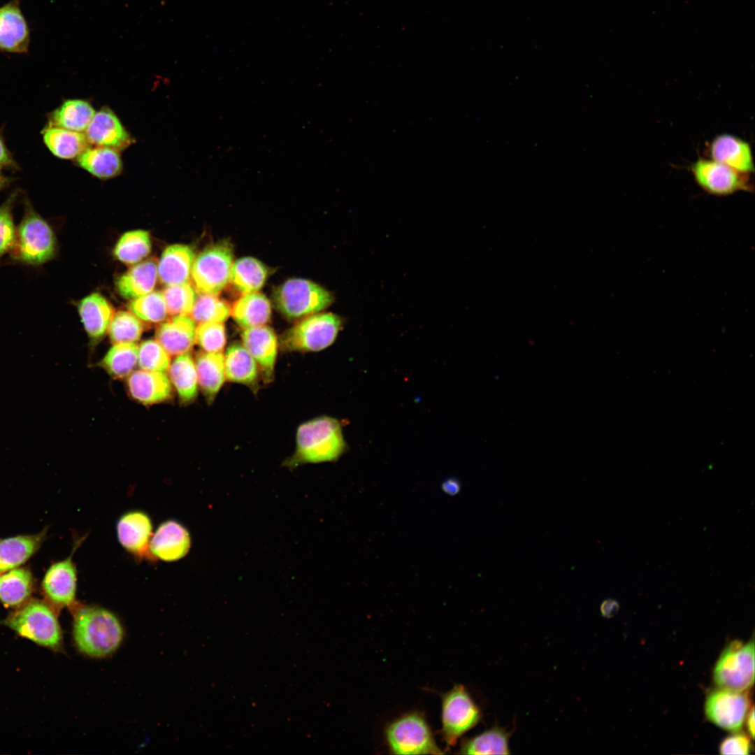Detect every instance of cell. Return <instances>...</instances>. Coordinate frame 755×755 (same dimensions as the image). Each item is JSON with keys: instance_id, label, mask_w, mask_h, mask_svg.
Returning <instances> with one entry per match:
<instances>
[{"instance_id": "obj_1", "label": "cell", "mask_w": 755, "mask_h": 755, "mask_svg": "<svg viewBox=\"0 0 755 755\" xmlns=\"http://www.w3.org/2000/svg\"><path fill=\"white\" fill-rule=\"evenodd\" d=\"M71 610L73 640L80 652L100 659L118 649L124 631L120 620L113 612L98 605L78 604Z\"/></svg>"}, {"instance_id": "obj_2", "label": "cell", "mask_w": 755, "mask_h": 755, "mask_svg": "<svg viewBox=\"0 0 755 755\" xmlns=\"http://www.w3.org/2000/svg\"><path fill=\"white\" fill-rule=\"evenodd\" d=\"M342 424L329 416H319L300 424L296 446L284 466L294 469L300 466L335 461L347 450Z\"/></svg>"}, {"instance_id": "obj_3", "label": "cell", "mask_w": 755, "mask_h": 755, "mask_svg": "<svg viewBox=\"0 0 755 755\" xmlns=\"http://www.w3.org/2000/svg\"><path fill=\"white\" fill-rule=\"evenodd\" d=\"M24 201L23 215L7 262L38 268L57 257V238L50 222L35 210L29 199Z\"/></svg>"}, {"instance_id": "obj_4", "label": "cell", "mask_w": 755, "mask_h": 755, "mask_svg": "<svg viewBox=\"0 0 755 755\" xmlns=\"http://www.w3.org/2000/svg\"><path fill=\"white\" fill-rule=\"evenodd\" d=\"M3 623L39 645L55 650L62 647L63 635L56 611L45 601L30 599L15 608Z\"/></svg>"}, {"instance_id": "obj_5", "label": "cell", "mask_w": 755, "mask_h": 755, "mask_svg": "<svg viewBox=\"0 0 755 755\" xmlns=\"http://www.w3.org/2000/svg\"><path fill=\"white\" fill-rule=\"evenodd\" d=\"M384 738L392 754H442L424 716L418 711L403 714L389 722Z\"/></svg>"}, {"instance_id": "obj_6", "label": "cell", "mask_w": 755, "mask_h": 755, "mask_svg": "<svg viewBox=\"0 0 755 755\" xmlns=\"http://www.w3.org/2000/svg\"><path fill=\"white\" fill-rule=\"evenodd\" d=\"M273 299L282 315L289 319H299L324 310L333 303V296L315 282L292 278L275 289Z\"/></svg>"}, {"instance_id": "obj_7", "label": "cell", "mask_w": 755, "mask_h": 755, "mask_svg": "<svg viewBox=\"0 0 755 755\" xmlns=\"http://www.w3.org/2000/svg\"><path fill=\"white\" fill-rule=\"evenodd\" d=\"M342 324V319L337 315L313 314L287 330L280 345L287 352H319L334 343Z\"/></svg>"}, {"instance_id": "obj_8", "label": "cell", "mask_w": 755, "mask_h": 755, "mask_svg": "<svg viewBox=\"0 0 755 755\" xmlns=\"http://www.w3.org/2000/svg\"><path fill=\"white\" fill-rule=\"evenodd\" d=\"M712 677L718 688L747 691L754 682V642L734 640L721 652Z\"/></svg>"}, {"instance_id": "obj_9", "label": "cell", "mask_w": 755, "mask_h": 755, "mask_svg": "<svg viewBox=\"0 0 755 755\" xmlns=\"http://www.w3.org/2000/svg\"><path fill=\"white\" fill-rule=\"evenodd\" d=\"M232 245L222 241L205 248L194 259L191 278L199 294L217 295L227 285L233 264Z\"/></svg>"}, {"instance_id": "obj_10", "label": "cell", "mask_w": 755, "mask_h": 755, "mask_svg": "<svg viewBox=\"0 0 755 755\" xmlns=\"http://www.w3.org/2000/svg\"><path fill=\"white\" fill-rule=\"evenodd\" d=\"M441 734L448 747L480 722L482 714L466 688L456 684L441 698Z\"/></svg>"}, {"instance_id": "obj_11", "label": "cell", "mask_w": 755, "mask_h": 755, "mask_svg": "<svg viewBox=\"0 0 755 755\" xmlns=\"http://www.w3.org/2000/svg\"><path fill=\"white\" fill-rule=\"evenodd\" d=\"M696 183L704 192L726 196L739 192H752L749 174L740 173L710 158H698L690 166Z\"/></svg>"}, {"instance_id": "obj_12", "label": "cell", "mask_w": 755, "mask_h": 755, "mask_svg": "<svg viewBox=\"0 0 755 755\" xmlns=\"http://www.w3.org/2000/svg\"><path fill=\"white\" fill-rule=\"evenodd\" d=\"M82 540L76 542L73 552L66 559L52 564L46 570L41 589L45 601L57 612L76 605L78 574L73 555Z\"/></svg>"}, {"instance_id": "obj_13", "label": "cell", "mask_w": 755, "mask_h": 755, "mask_svg": "<svg viewBox=\"0 0 755 755\" xmlns=\"http://www.w3.org/2000/svg\"><path fill=\"white\" fill-rule=\"evenodd\" d=\"M749 708L747 691L717 688L708 693L705 702L707 719L721 728L734 732L742 728Z\"/></svg>"}, {"instance_id": "obj_14", "label": "cell", "mask_w": 755, "mask_h": 755, "mask_svg": "<svg viewBox=\"0 0 755 755\" xmlns=\"http://www.w3.org/2000/svg\"><path fill=\"white\" fill-rule=\"evenodd\" d=\"M116 533L119 543L129 554L140 559L151 558L149 545L153 524L145 512L132 510L122 514L116 524Z\"/></svg>"}, {"instance_id": "obj_15", "label": "cell", "mask_w": 755, "mask_h": 755, "mask_svg": "<svg viewBox=\"0 0 755 755\" xmlns=\"http://www.w3.org/2000/svg\"><path fill=\"white\" fill-rule=\"evenodd\" d=\"M192 538L188 529L175 519L161 522L153 533L149 545L152 559L174 562L189 552Z\"/></svg>"}, {"instance_id": "obj_16", "label": "cell", "mask_w": 755, "mask_h": 755, "mask_svg": "<svg viewBox=\"0 0 755 755\" xmlns=\"http://www.w3.org/2000/svg\"><path fill=\"white\" fill-rule=\"evenodd\" d=\"M30 41L29 27L20 0H12L0 6V51L27 53Z\"/></svg>"}, {"instance_id": "obj_17", "label": "cell", "mask_w": 755, "mask_h": 755, "mask_svg": "<svg viewBox=\"0 0 755 755\" xmlns=\"http://www.w3.org/2000/svg\"><path fill=\"white\" fill-rule=\"evenodd\" d=\"M242 344L254 359L264 380L273 379L279 342L273 330L266 325L244 329Z\"/></svg>"}, {"instance_id": "obj_18", "label": "cell", "mask_w": 755, "mask_h": 755, "mask_svg": "<svg viewBox=\"0 0 755 755\" xmlns=\"http://www.w3.org/2000/svg\"><path fill=\"white\" fill-rule=\"evenodd\" d=\"M127 388L134 401L145 405L167 401L173 394L172 384L166 373L142 369L133 371L127 377Z\"/></svg>"}, {"instance_id": "obj_19", "label": "cell", "mask_w": 755, "mask_h": 755, "mask_svg": "<svg viewBox=\"0 0 755 755\" xmlns=\"http://www.w3.org/2000/svg\"><path fill=\"white\" fill-rule=\"evenodd\" d=\"M708 152L710 159L740 173L750 175L754 171L750 144L735 135L721 134L716 136L709 145Z\"/></svg>"}, {"instance_id": "obj_20", "label": "cell", "mask_w": 755, "mask_h": 755, "mask_svg": "<svg viewBox=\"0 0 755 755\" xmlns=\"http://www.w3.org/2000/svg\"><path fill=\"white\" fill-rule=\"evenodd\" d=\"M88 143L120 150L131 141L129 134L115 114L107 108L95 113L85 129Z\"/></svg>"}, {"instance_id": "obj_21", "label": "cell", "mask_w": 755, "mask_h": 755, "mask_svg": "<svg viewBox=\"0 0 755 755\" xmlns=\"http://www.w3.org/2000/svg\"><path fill=\"white\" fill-rule=\"evenodd\" d=\"M195 254L191 247L173 244L163 251L157 265L160 282L166 286L189 282Z\"/></svg>"}, {"instance_id": "obj_22", "label": "cell", "mask_w": 755, "mask_h": 755, "mask_svg": "<svg viewBox=\"0 0 755 755\" xmlns=\"http://www.w3.org/2000/svg\"><path fill=\"white\" fill-rule=\"evenodd\" d=\"M195 322L187 315L173 316L156 331V340L171 356L187 354L195 343Z\"/></svg>"}, {"instance_id": "obj_23", "label": "cell", "mask_w": 755, "mask_h": 755, "mask_svg": "<svg viewBox=\"0 0 755 755\" xmlns=\"http://www.w3.org/2000/svg\"><path fill=\"white\" fill-rule=\"evenodd\" d=\"M47 530L31 535H20L0 540V575L21 566L41 547Z\"/></svg>"}, {"instance_id": "obj_24", "label": "cell", "mask_w": 755, "mask_h": 755, "mask_svg": "<svg viewBox=\"0 0 755 755\" xmlns=\"http://www.w3.org/2000/svg\"><path fill=\"white\" fill-rule=\"evenodd\" d=\"M77 308L89 337L95 340L102 338L115 315L110 303L100 294L92 293L81 299Z\"/></svg>"}, {"instance_id": "obj_25", "label": "cell", "mask_w": 755, "mask_h": 755, "mask_svg": "<svg viewBox=\"0 0 755 755\" xmlns=\"http://www.w3.org/2000/svg\"><path fill=\"white\" fill-rule=\"evenodd\" d=\"M199 387L206 401H214L226 381L224 354L222 352L198 353L195 359Z\"/></svg>"}, {"instance_id": "obj_26", "label": "cell", "mask_w": 755, "mask_h": 755, "mask_svg": "<svg viewBox=\"0 0 755 755\" xmlns=\"http://www.w3.org/2000/svg\"><path fill=\"white\" fill-rule=\"evenodd\" d=\"M157 277L156 261L152 259L143 261L117 279V292L124 299H137L154 290Z\"/></svg>"}, {"instance_id": "obj_27", "label": "cell", "mask_w": 755, "mask_h": 755, "mask_svg": "<svg viewBox=\"0 0 755 755\" xmlns=\"http://www.w3.org/2000/svg\"><path fill=\"white\" fill-rule=\"evenodd\" d=\"M226 380L245 386L257 384L260 373L254 359L243 344H231L224 354Z\"/></svg>"}, {"instance_id": "obj_28", "label": "cell", "mask_w": 755, "mask_h": 755, "mask_svg": "<svg viewBox=\"0 0 755 755\" xmlns=\"http://www.w3.org/2000/svg\"><path fill=\"white\" fill-rule=\"evenodd\" d=\"M34 579L31 570L17 567L0 575V602L6 607L17 608L31 599Z\"/></svg>"}, {"instance_id": "obj_29", "label": "cell", "mask_w": 755, "mask_h": 755, "mask_svg": "<svg viewBox=\"0 0 755 755\" xmlns=\"http://www.w3.org/2000/svg\"><path fill=\"white\" fill-rule=\"evenodd\" d=\"M168 378L178 394L180 402L188 404L193 402L198 395L199 382L195 361L187 354L175 356L171 362Z\"/></svg>"}, {"instance_id": "obj_30", "label": "cell", "mask_w": 755, "mask_h": 755, "mask_svg": "<svg viewBox=\"0 0 755 755\" xmlns=\"http://www.w3.org/2000/svg\"><path fill=\"white\" fill-rule=\"evenodd\" d=\"M231 314L235 322L243 329L262 326L271 319V305L261 293L244 294L235 302Z\"/></svg>"}, {"instance_id": "obj_31", "label": "cell", "mask_w": 755, "mask_h": 755, "mask_svg": "<svg viewBox=\"0 0 755 755\" xmlns=\"http://www.w3.org/2000/svg\"><path fill=\"white\" fill-rule=\"evenodd\" d=\"M117 150L103 146L87 147L77 157L78 165L101 179L117 176L122 169Z\"/></svg>"}, {"instance_id": "obj_32", "label": "cell", "mask_w": 755, "mask_h": 755, "mask_svg": "<svg viewBox=\"0 0 755 755\" xmlns=\"http://www.w3.org/2000/svg\"><path fill=\"white\" fill-rule=\"evenodd\" d=\"M43 140L48 150L57 157L70 159L77 157L88 146L82 132L47 124L42 131Z\"/></svg>"}, {"instance_id": "obj_33", "label": "cell", "mask_w": 755, "mask_h": 755, "mask_svg": "<svg viewBox=\"0 0 755 755\" xmlns=\"http://www.w3.org/2000/svg\"><path fill=\"white\" fill-rule=\"evenodd\" d=\"M94 114V109L87 101L69 99L49 113L48 124L82 132L88 127Z\"/></svg>"}, {"instance_id": "obj_34", "label": "cell", "mask_w": 755, "mask_h": 755, "mask_svg": "<svg viewBox=\"0 0 755 755\" xmlns=\"http://www.w3.org/2000/svg\"><path fill=\"white\" fill-rule=\"evenodd\" d=\"M267 276L268 269L261 261L254 257H245L233 263L229 281L244 294L261 289Z\"/></svg>"}, {"instance_id": "obj_35", "label": "cell", "mask_w": 755, "mask_h": 755, "mask_svg": "<svg viewBox=\"0 0 755 755\" xmlns=\"http://www.w3.org/2000/svg\"><path fill=\"white\" fill-rule=\"evenodd\" d=\"M509 733L503 728L495 726L462 741L461 754H509Z\"/></svg>"}, {"instance_id": "obj_36", "label": "cell", "mask_w": 755, "mask_h": 755, "mask_svg": "<svg viewBox=\"0 0 755 755\" xmlns=\"http://www.w3.org/2000/svg\"><path fill=\"white\" fill-rule=\"evenodd\" d=\"M138 349L135 343H116L101 361V366L114 379L128 377L138 364Z\"/></svg>"}, {"instance_id": "obj_37", "label": "cell", "mask_w": 755, "mask_h": 755, "mask_svg": "<svg viewBox=\"0 0 755 755\" xmlns=\"http://www.w3.org/2000/svg\"><path fill=\"white\" fill-rule=\"evenodd\" d=\"M151 251L150 234L145 230H134L124 233L113 250L115 257L127 264H134L147 257Z\"/></svg>"}, {"instance_id": "obj_38", "label": "cell", "mask_w": 755, "mask_h": 755, "mask_svg": "<svg viewBox=\"0 0 755 755\" xmlns=\"http://www.w3.org/2000/svg\"><path fill=\"white\" fill-rule=\"evenodd\" d=\"M142 322L134 314L120 311L114 315L108 329L109 338L114 343H135L143 332Z\"/></svg>"}, {"instance_id": "obj_39", "label": "cell", "mask_w": 755, "mask_h": 755, "mask_svg": "<svg viewBox=\"0 0 755 755\" xmlns=\"http://www.w3.org/2000/svg\"><path fill=\"white\" fill-rule=\"evenodd\" d=\"M20 194L15 189L0 205V264L14 247L17 226L15 224L13 210Z\"/></svg>"}, {"instance_id": "obj_40", "label": "cell", "mask_w": 755, "mask_h": 755, "mask_svg": "<svg viewBox=\"0 0 755 755\" xmlns=\"http://www.w3.org/2000/svg\"><path fill=\"white\" fill-rule=\"evenodd\" d=\"M129 308L138 318L148 323L163 322L168 315L164 296L161 292L152 291L133 299Z\"/></svg>"}, {"instance_id": "obj_41", "label": "cell", "mask_w": 755, "mask_h": 755, "mask_svg": "<svg viewBox=\"0 0 755 755\" xmlns=\"http://www.w3.org/2000/svg\"><path fill=\"white\" fill-rule=\"evenodd\" d=\"M230 310L226 303L216 295L200 294L196 296L190 312L191 317L198 323L224 322L229 316Z\"/></svg>"}, {"instance_id": "obj_42", "label": "cell", "mask_w": 755, "mask_h": 755, "mask_svg": "<svg viewBox=\"0 0 755 755\" xmlns=\"http://www.w3.org/2000/svg\"><path fill=\"white\" fill-rule=\"evenodd\" d=\"M162 293L168 315L177 316L190 314L196 294L189 282L166 286Z\"/></svg>"}, {"instance_id": "obj_43", "label": "cell", "mask_w": 755, "mask_h": 755, "mask_svg": "<svg viewBox=\"0 0 755 755\" xmlns=\"http://www.w3.org/2000/svg\"><path fill=\"white\" fill-rule=\"evenodd\" d=\"M137 364L142 370L166 373L171 364L170 355L156 339H148L138 347Z\"/></svg>"}, {"instance_id": "obj_44", "label": "cell", "mask_w": 755, "mask_h": 755, "mask_svg": "<svg viewBox=\"0 0 755 755\" xmlns=\"http://www.w3.org/2000/svg\"><path fill=\"white\" fill-rule=\"evenodd\" d=\"M195 343L206 352H222L226 334L222 322L200 323L196 327Z\"/></svg>"}, {"instance_id": "obj_45", "label": "cell", "mask_w": 755, "mask_h": 755, "mask_svg": "<svg viewBox=\"0 0 755 755\" xmlns=\"http://www.w3.org/2000/svg\"><path fill=\"white\" fill-rule=\"evenodd\" d=\"M752 749L750 736L735 731L721 742L719 750L721 754L747 755Z\"/></svg>"}, {"instance_id": "obj_46", "label": "cell", "mask_w": 755, "mask_h": 755, "mask_svg": "<svg viewBox=\"0 0 755 755\" xmlns=\"http://www.w3.org/2000/svg\"><path fill=\"white\" fill-rule=\"evenodd\" d=\"M2 169L17 170L19 166L7 148L2 134L0 132V171Z\"/></svg>"}, {"instance_id": "obj_47", "label": "cell", "mask_w": 755, "mask_h": 755, "mask_svg": "<svg viewBox=\"0 0 755 755\" xmlns=\"http://www.w3.org/2000/svg\"><path fill=\"white\" fill-rule=\"evenodd\" d=\"M619 605L617 601L614 599L605 600L601 606V612L604 617H611L614 616L619 610Z\"/></svg>"}, {"instance_id": "obj_48", "label": "cell", "mask_w": 755, "mask_h": 755, "mask_svg": "<svg viewBox=\"0 0 755 755\" xmlns=\"http://www.w3.org/2000/svg\"><path fill=\"white\" fill-rule=\"evenodd\" d=\"M745 721H746V725H747V731H748V733H749V735L750 736V738L752 739H754V728H755L754 723H755V721H754V708L753 705H752V707H750V708H749V711H748V712L747 714Z\"/></svg>"}, {"instance_id": "obj_49", "label": "cell", "mask_w": 755, "mask_h": 755, "mask_svg": "<svg viewBox=\"0 0 755 755\" xmlns=\"http://www.w3.org/2000/svg\"><path fill=\"white\" fill-rule=\"evenodd\" d=\"M444 490L450 494H455L460 490L461 485L458 480L450 479L447 480L443 485Z\"/></svg>"}, {"instance_id": "obj_50", "label": "cell", "mask_w": 755, "mask_h": 755, "mask_svg": "<svg viewBox=\"0 0 755 755\" xmlns=\"http://www.w3.org/2000/svg\"><path fill=\"white\" fill-rule=\"evenodd\" d=\"M12 182V179L4 175L0 172V192L7 188Z\"/></svg>"}]
</instances>
